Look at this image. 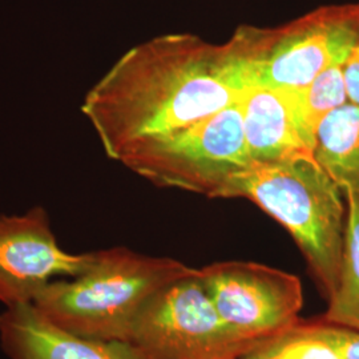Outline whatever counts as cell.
<instances>
[{
  "instance_id": "obj_11",
  "label": "cell",
  "mask_w": 359,
  "mask_h": 359,
  "mask_svg": "<svg viewBox=\"0 0 359 359\" xmlns=\"http://www.w3.org/2000/svg\"><path fill=\"white\" fill-rule=\"evenodd\" d=\"M313 157L345 194L359 192V104L347 102L322 120Z\"/></svg>"
},
{
  "instance_id": "obj_14",
  "label": "cell",
  "mask_w": 359,
  "mask_h": 359,
  "mask_svg": "<svg viewBox=\"0 0 359 359\" xmlns=\"http://www.w3.org/2000/svg\"><path fill=\"white\" fill-rule=\"evenodd\" d=\"M345 62L330 65L314 77L308 87L298 92L302 120L314 139L322 120L348 102L344 75Z\"/></svg>"
},
{
  "instance_id": "obj_4",
  "label": "cell",
  "mask_w": 359,
  "mask_h": 359,
  "mask_svg": "<svg viewBox=\"0 0 359 359\" xmlns=\"http://www.w3.org/2000/svg\"><path fill=\"white\" fill-rule=\"evenodd\" d=\"M358 43L355 3L318 7L283 26H240L224 46L244 88L299 92Z\"/></svg>"
},
{
  "instance_id": "obj_9",
  "label": "cell",
  "mask_w": 359,
  "mask_h": 359,
  "mask_svg": "<svg viewBox=\"0 0 359 359\" xmlns=\"http://www.w3.org/2000/svg\"><path fill=\"white\" fill-rule=\"evenodd\" d=\"M240 107L246 151L255 167L313 156L314 137L302 120L298 92L245 88Z\"/></svg>"
},
{
  "instance_id": "obj_15",
  "label": "cell",
  "mask_w": 359,
  "mask_h": 359,
  "mask_svg": "<svg viewBox=\"0 0 359 359\" xmlns=\"http://www.w3.org/2000/svg\"><path fill=\"white\" fill-rule=\"evenodd\" d=\"M325 322V321H323ZM327 330L342 359H359V332L327 323Z\"/></svg>"
},
{
  "instance_id": "obj_7",
  "label": "cell",
  "mask_w": 359,
  "mask_h": 359,
  "mask_svg": "<svg viewBox=\"0 0 359 359\" xmlns=\"http://www.w3.org/2000/svg\"><path fill=\"white\" fill-rule=\"evenodd\" d=\"M198 276L219 317L255 346L290 330L304 304L298 277L256 262H215Z\"/></svg>"
},
{
  "instance_id": "obj_6",
  "label": "cell",
  "mask_w": 359,
  "mask_h": 359,
  "mask_svg": "<svg viewBox=\"0 0 359 359\" xmlns=\"http://www.w3.org/2000/svg\"><path fill=\"white\" fill-rule=\"evenodd\" d=\"M128 342L147 359H240L256 348L219 317L198 269L168 283L142 305Z\"/></svg>"
},
{
  "instance_id": "obj_10",
  "label": "cell",
  "mask_w": 359,
  "mask_h": 359,
  "mask_svg": "<svg viewBox=\"0 0 359 359\" xmlns=\"http://www.w3.org/2000/svg\"><path fill=\"white\" fill-rule=\"evenodd\" d=\"M0 345L10 359H147L127 341L69 333L48 321L34 305L0 313Z\"/></svg>"
},
{
  "instance_id": "obj_16",
  "label": "cell",
  "mask_w": 359,
  "mask_h": 359,
  "mask_svg": "<svg viewBox=\"0 0 359 359\" xmlns=\"http://www.w3.org/2000/svg\"><path fill=\"white\" fill-rule=\"evenodd\" d=\"M344 75L348 102L359 104V43L347 56Z\"/></svg>"
},
{
  "instance_id": "obj_13",
  "label": "cell",
  "mask_w": 359,
  "mask_h": 359,
  "mask_svg": "<svg viewBox=\"0 0 359 359\" xmlns=\"http://www.w3.org/2000/svg\"><path fill=\"white\" fill-rule=\"evenodd\" d=\"M248 355L274 359H342L323 321H299L290 330L257 346Z\"/></svg>"
},
{
  "instance_id": "obj_17",
  "label": "cell",
  "mask_w": 359,
  "mask_h": 359,
  "mask_svg": "<svg viewBox=\"0 0 359 359\" xmlns=\"http://www.w3.org/2000/svg\"><path fill=\"white\" fill-rule=\"evenodd\" d=\"M240 359H274V358H261V357H252V355H245L243 358Z\"/></svg>"
},
{
  "instance_id": "obj_8",
  "label": "cell",
  "mask_w": 359,
  "mask_h": 359,
  "mask_svg": "<svg viewBox=\"0 0 359 359\" xmlns=\"http://www.w3.org/2000/svg\"><path fill=\"white\" fill-rule=\"evenodd\" d=\"M90 252L65 250L43 206L22 215H0V304L32 305L55 280L72 278L86 269Z\"/></svg>"
},
{
  "instance_id": "obj_5",
  "label": "cell",
  "mask_w": 359,
  "mask_h": 359,
  "mask_svg": "<svg viewBox=\"0 0 359 359\" xmlns=\"http://www.w3.org/2000/svg\"><path fill=\"white\" fill-rule=\"evenodd\" d=\"M118 163L157 187L225 198L231 182L255 167L246 151L240 99L185 128L139 144Z\"/></svg>"
},
{
  "instance_id": "obj_3",
  "label": "cell",
  "mask_w": 359,
  "mask_h": 359,
  "mask_svg": "<svg viewBox=\"0 0 359 359\" xmlns=\"http://www.w3.org/2000/svg\"><path fill=\"white\" fill-rule=\"evenodd\" d=\"M225 198H246L280 222L323 295L333 297L345 248L346 194L313 156L253 167L231 182Z\"/></svg>"
},
{
  "instance_id": "obj_2",
  "label": "cell",
  "mask_w": 359,
  "mask_h": 359,
  "mask_svg": "<svg viewBox=\"0 0 359 359\" xmlns=\"http://www.w3.org/2000/svg\"><path fill=\"white\" fill-rule=\"evenodd\" d=\"M196 269L168 257L128 248L90 252L86 269L52 281L32 304L40 314L69 333L103 341H127L142 305Z\"/></svg>"
},
{
  "instance_id": "obj_1",
  "label": "cell",
  "mask_w": 359,
  "mask_h": 359,
  "mask_svg": "<svg viewBox=\"0 0 359 359\" xmlns=\"http://www.w3.org/2000/svg\"><path fill=\"white\" fill-rule=\"evenodd\" d=\"M244 90L224 44L169 34L120 56L87 92L81 112L118 163L139 144L236 103Z\"/></svg>"
},
{
  "instance_id": "obj_12",
  "label": "cell",
  "mask_w": 359,
  "mask_h": 359,
  "mask_svg": "<svg viewBox=\"0 0 359 359\" xmlns=\"http://www.w3.org/2000/svg\"><path fill=\"white\" fill-rule=\"evenodd\" d=\"M347 225L339 283L322 321L359 332V192L346 193Z\"/></svg>"
}]
</instances>
